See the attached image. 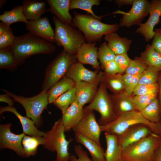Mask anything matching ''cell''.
<instances>
[{"mask_svg": "<svg viewBox=\"0 0 161 161\" xmlns=\"http://www.w3.org/2000/svg\"><path fill=\"white\" fill-rule=\"evenodd\" d=\"M10 47L14 54L18 66L32 55L50 54L56 49L55 46L51 43L29 32L16 37L13 44Z\"/></svg>", "mask_w": 161, "mask_h": 161, "instance_id": "obj_1", "label": "cell"}, {"mask_svg": "<svg viewBox=\"0 0 161 161\" xmlns=\"http://www.w3.org/2000/svg\"><path fill=\"white\" fill-rule=\"evenodd\" d=\"M74 17L71 25L82 32L88 43L100 42L102 37L109 33L116 32L119 29L117 24H108L101 19L89 14L73 12Z\"/></svg>", "mask_w": 161, "mask_h": 161, "instance_id": "obj_2", "label": "cell"}, {"mask_svg": "<svg viewBox=\"0 0 161 161\" xmlns=\"http://www.w3.org/2000/svg\"><path fill=\"white\" fill-rule=\"evenodd\" d=\"M161 145V139L152 132L139 141L123 148V161H153L157 148Z\"/></svg>", "mask_w": 161, "mask_h": 161, "instance_id": "obj_3", "label": "cell"}, {"mask_svg": "<svg viewBox=\"0 0 161 161\" xmlns=\"http://www.w3.org/2000/svg\"><path fill=\"white\" fill-rule=\"evenodd\" d=\"M55 25V42L62 47L67 52L76 55L86 40L82 32L71 24L61 21L55 16H52Z\"/></svg>", "mask_w": 161, "mask_h": 161, "instance_id": "obj_4", "label": "cell"}, {"mask_svg": "<svg viewBox=\"0 0 161 161\" xmlns=\"http://www.w3.org/2000/svg\"><path fill=\"white\" fill-rule=\"evenodd\" d=\"M64 126L61 119L56 121L49 131L43 136L44 147L48 150L56 152L57 161H69L70 154L69 146L72 140H67L64 133Z\"/></svg>", "mask_w": 161, "mask_h": 161, "instance_id": "obj_5", "label": "cell"}, {"mask_svg": "<svg viewBox=\"0 0 161 161\" xmlns=\"http://www.w3.org/2000/svg\"><path fill=\"white\" fill-rule=\"evenodd\" d=\"M77 61L76 55L63 49L47 66L42 84V91H47L65 77L72 65Z\"/></svg>", "mask_w": 161, "mask_h": 161, "instance_id": "obj_6", "label": "cell"}, {"mask_svg": "<svg viewBox=\"0 0 161 161\" xmlns=\"http://www.w3.org/2000/svg\"><path fill=\"white\" fill-rule=\"evenodd\" d=\"M1 90L13 98L14 101L22 105L26 116L33 121L37 127L41 126L43 122L41 114L49 103L47 91H42L35 96L27 97L17 95L7 90Z\"/></svg>", "mask_w": 161, "mask_h": 161, "instance_id": "obj_7", "label": "cell"}, {"mask_svg": "<svg viewBox=\"0 0 161 161\" xmlns=\"http://www.w3.org/2000/svg\"><path fill=\"white\" fill-rule=\"evenodd\" d=\"M87 110L96 111L100 114L98 122L100 126L104 125L113 121L117 117L114 108L112 99L107 88L102 81L92 100L84 108Z\"/></svg>", "mask_w": 161, "mask_h": 161, "instance_id": "obj_8", "label": "cell"}, {"mask_svg": "<svg viewBox=\"0 0 161 161\" xmlns=\"http://www.w3.org/2000/svg\"><path fill=\"white\" fill-rule=\"evenodd\" d=\"M138 124L147 125L151 128L154 132L156 133V124L146 120L140 112L136 110L122 114L112 122L100 126L102 132L118 136L131 126Z\"/></svg>", "mask_w": 161, "mask_h": 161, "instance_id": "obj_9", "label": "cell"}, {"mask_svg": "<svg viewBox=\"0 0 161 161\" xmlns=\"http://www.w3.org/2000/svg\"><path fill=\"white\" fill-rule=\"evenodd\" d=\"M150 5V1L148 0H133L131 8L128 12H115L122 14L119 27H129L134 25H139L143 19L149 14Z\"/></svg>", "mask_w": 161, "mask_h": 161, "instance_id": "obj_10", "label": "cell"}, {"mask_svg": "<svg viewBox=\"0 0 161 161\" xmlns=\"http://www.w3.org/2000/svg\"><path fill=\"white\" fill-rule=\"evenodd\" d=\"M84 109L83 117L72 130L75 133L80 134L101 145L100 126L96 120L93 111Z\"/></svg>", "mask_w": 161, "mask_h": 161, "instance_id": "obj_11", "label": "cell"}, {"mask_svg": "<svg viewBox=\"0 0 161 161\" xmlns=\"http://www.w3.org/2000/svg\"><path fill=\"white\" fill-rule=\"evenodd\" d=\"M10 123L0 125V147L14 151L19 156L26 157L22 144V141L25 134L23 132L16 134L11 132Z\"/></svg>", "mask_w": 161, "mask_h": 161, "instance_id": "obj_12", "label": "cell"}, {"mask_svg": "<svg viewBox=\"0 0 161 161\" xmlns=\"http://www.w3.org/2000/svg\"><path fill=\"white\" fill-rule=\"evenodd\" d=\"M149 16L147 21L141 23L136 32L143 37L148 42L153 38L154 28L159 22L161 16V0H153L150 1Z\"/></svg>", "mask_w": 161, "mask_h": 161, "instance_id": "obj_13", "label": "cell"}, {"mask_svg": "<svg viewBox=\"0 0 161 161\" xmlns=\"http://www.w3.org/2000/svg\"><path fill=\"white\" fill-rule=\"evenodd\" d=\"M103 72L99 71L96 79L92 82L79 81L75 83V100L83 108L95 97L101 82Z\"/></svg>", "mask_w": 161, "mask_h": 161, "instance_id": "obj_14", "label": "cell"}, {"mask_svg": "<svg viewBox=\"0 0 161 161\" xmlns=\"http://www.w3.org/2000/svg\"><path fill=\"white\" fill-rule=\"evenodd\" d=\"M153 132L151 128L147 125L143 124H135L117 136L118 143L123 148L139 141Z\"/></svg>", "mask_w": 161, "mask_h": 161, "instance_id": "obj_15", "label": "cell"}, {"mask_svg": "<svg viewBox=\"0 0 161 161\" xmlns=\"http://www.w3.org/2000/svg\"><path fill=\"white\" fill-rule=\"evenodd\" d=\"M29 21L25 26L29 32L49 42H55L54 31L47 17Z\"/></svg>", "mask_w": 161, "mask_h": 161, "instance_id": "obj_16", "label": "cell"}, {"mask_svg": "<svg viewBox=\"0 0 161 161\" xmlns=\"http://www.w3.org/2000/svg\"><path fill=\"white\" fill-rule=\"evenodd\" d=\"M96 43H84L78 49L76 55L78 62L92 66L99 71L100 67L98 60V48Z\"/></svg>", "mask_w": 161, "mask_h": 161, "instance_id": "obj_17", "label": "cell"}, {"mask_svg": "<svg viewBox=\"0 0 161 161\" xmlns=\"http://www.w3.org/2000/svg\"><path fill=\"white\" fill-rule=\"evenodd\" d=\"M99 71L89 70L77 61L72 65L65 77L72 79L75 83L79 81L91 83L96 79Z\"/></svg>", "mask_w": 161, "mask_h": 161, "instance_id": "obj_18", "label": "cell"}, {"mask_svg": "<svg viewBox=\"0 0 161 161\" xmlns=\"http://www.w3.org/2000/svg\"><path fill=\"white\" fill-rule=\"evenodd\" d=\"M84 113V108L75 100L62 114L61 118L65 132L72 130L77 125L83 117Z\"/></svg>", "mask_w": 161, "mask_h": 161, "instance_id": "obj_19", "label": "cell"}, {"mask_svg": "<svg viewBox=\"0 0 161 161\" xmlns=\"http://www.w3.org/2000/svg\"><path fill=\"white\" fill-rule=\"evenodd\" d=\"M50 7L47 11L66 24H72V19L69 12L70 0H46Z\"/></svg>", "mask_w": 161, "mask_h": 161, "instance_id": "obj_20", "label": "cell"}, {"mask_svg": "<svg viewBox=\"0 0 161 161\" xmlns=\"http://www.w3.org/2000/svg\"><path fill=\"white\" fill-rule=\"evenodd\" d=\"M6 112L13 113L18 118L21 124L23 133L25 134L35 137H43L44 134L45 132L38 130L32 120L27 116L21 115L15 107L9 106L0 107V114Z\"/></svg>", "mask_w": 161, "mask_h": 161, "instance_id": "obj_21", "label": "cell"}, {"mask_svg": "<svg viewBox=\"0 0 161 161\" xmlns=\"http://www.w3.org/2000/svg\"><path fill=\"white\" fill-rule=\"evenodd\" d=\"M75 138L88 150L92 161H106L105 151L100 145L79 133H75Z\"/></svg>", "mask_w": 161, "mask_h": 161, "instance_id": "obj_22", "label": "cell"}, {"mask_svg": "<svg viewBox=\"0 0 161 161\" xmlns=\"http://www.w3.org/2000/svg\"><path fill=\"white\" fill-rule=\"evenodd\" d=\"M104 39L109 47L115 55L127 54L132 43L131 40L126 37H121L116 32L105 35Z\"/></svg>", "mask_w": 161, "mask_h": 161, "instance_id": "obj_23", "label": "cell"}, {"mask_svg": "<svg viewBox=\"0 0 161 161\" xmlns=\"http://www.w3.org/2000/svg\"><path fill=\"white\" fill-rule=\"evenodd\" d=\"M114 112L117 117L123 113L135 110L133 97L124 91L110 95Z\"/></svg>", "mask_w": 161, "mask_h": 161, "instance_id": "obj_24", "label": "cell"}, {"mask_svg": "<svg viewBox=\"0 0 161 161\" xmlns=\"http://www.w3.org/2000/svg\"><path fill=\"white\" fill-rule=\"evenodd\" d=\"M24 15L28 21L38 19L47 11L44 1L35 0H24L22 1Z\"/></svg>", "mask_w": 161, "mask_h": 161, "instance_id": "obj_25", "label": "cell"}, {"mask_svg": "<svg viewBox=\"0 0 161 161\" xmlns=\"http://www.w3.org/2000/svg\"><path fill=\"white\" fill-rule=\"evenodd\" d=\"M106 149V161H123L122 156L123 148L118 144L117 136L105 133Z\"/></svg>", "mask_w": 161, "mask_h": 161, "instance_id": "obj_26", "label": "cell"}, {"mask_svg": "<svg viewBox=\"0 0 161 161\" xmlns=\"http://www.w3.org/2000/svg\"><path fill=\"white\" fill-rule=\"evenodd\" d=\"M75 86V83L74 81L64 77L47 91L49 103H53L58 97L73 88Z\"/></svg>", "mask_w": 161, "mask_h": 161, "instance_id": "obj_27", "label": "cell"}, {"mask_svg": "<svg viewBox=\"0 0 161 161\" xmlns=\"http://www.w3.org/2000/svg\"><path fill=\"white\" fill-rule=\"evenodd\" d=\"M0 20L9 26L15 23L21 22L27 24L29 22L24 15L22 6L20 5L15 6L10 10L4 11L0 15Z\"/></svg>", "mask_w": 161, "mask_h": 161, "instance_id": "obj_28", "label": "cell"}, {"mask_svg": "<svg viewBox=\"0 0 161 161\" xmlns=\"http://www.w3.org/2000/svg\"><path fill=\"white\" fill-rule=\"evenodd\" d=\"M101 81L113 94H117L124 91V85L122 75L119 74L109 75L103 72Z\"/></svg>", "mask_w": 161, "mask_h": 161, "instance_id": "obj_29", "label": "cell"}, {"mask_svg": "<svg viewBox=\"0 0 161 161\" xmlns=\"http://www.w3.org/2000/svg\"><path fill=\"white\" fill-rule=\"evenodd\" d=\"M140 58L148 66L161 70V54L157 51L150 44H147L145 50L141 54Z\"/></svg>", "mask_w": 161, "mask_h": 161, "instance_id": "obj_30", "label": "cell"}, {"mask_svg": "<svg viewBox=\"0 0 161 161\" xmlns=\"http://www.w3.org/2000/svg\"><path fill=\"white\" fill-rule=\"evenodd\" d=\"M26 157L35 155L37 149L40 145H43V137L31 136L25 134L22 141Z\"/></svg>", "mask_w": 161, "mask_h": 161, "instance_id": "obj_31", "label": "cell"}, {"mask_svg": "<svg viewBox=\"0 0 161 161\" xmlns=\"http://www.w3.org/2000/svg\"><path fill=\"white\" fill-rule=\"evenodd\" d=\"M160 102L156 98L140 112L146 120L152 123L157 124L159 123L160 120Z\"/></svg>", "mask_w": 161, "mask_h": 161, "instance_id": "obj_32", "label": "cell"}, {"mask_svg": "<svg viewBox=\"0 0 161 161\" xmlns=\"http://www.w3.org/2000/svg\"><path fill=\"white\" fill-rule=\"evenodd\" d=\"M18 66L14 54L10 47L0 49V69L13 71Z\"/></svg>", "mask_w": 161, "mask_h": 161, "instance_id": "obj_33", "label": "cell"}, {"mask_svg": "<svg viewBox=\"0 0 161 161\" xmlns=\"http://www.w3.org/2000/svg\"><path fill=\"white\" fill-rule=\"evenodd\" d=\"M101 1L100 0H70L69 10L81 9L86 11L94 17L101 19L104 16H97L92 10V7L99 5Z\"/></svg>", "mask_w": 161, "mask_h": 161, "instance_id": "obj_34", "label": "cell"}, {"mask_svg": "<svg viewBox=\"0 0 161 161\" xmlns=\"http://www.w3.org/2000/svg\"><path fill=\"white\" fill-rule=\"evenodd\" d=\"M75 100V86L58 97L52 103L61 111L63 114Z\"/></svg>", "mask_w": 161, "mask_h": 161, "instance_id": "obj_35", "label": "cell"}, {"mask_svg": "<svg viewBox=\"0 0 161 161\" xmlns=\"http://www.w3.org/2000/svg\"><path fill=\"white\" fill-rule=\"evenodd\" d=\"M16 38L11 28L4 23L0 22V49L11 47Z\"/></svg>", "mask_w": 161, "mask_h": 161, "instance_id": "obj_36", "label": "cell"}, {"mask_svg": "<svg viewBox=\"0 0 161 161\" xmlns=\"http://www.w3.org/2000/svg\"><path fill=\"white\" fill-rule=\"evenodd\" d=\"M160 70L154 67L148 66L141 75L138 85L150 84L157 83Z\"/></svg>", "mask_w": 161, "mask_h": 161, "instance_id": "obj_37", "label": "cell"}, {"mask_svg": "<svg viewBox=\"0 0 161 161\" xmlns=\"http://www.w3.org/2000/svg\"><path fill=\"white\" fill-rule=\"evenodd\" d=\"M115 56L106 42H103L100 45L98 48L97 56L101 67L107 62L114 60Z\"/></svg>", "mask_w": 161, "mask_h": 161, "instance_id": "obj_38", "label": "cell"}, {"mask_svg": "<svg viewBox=\"0 0 161 161\" xmlns=\"http://www.w3.org/2000/svg\"><path fill=\"white\" fill-rule=\"evenodd\" d=\"M157 93L148 95H136L133 97L135 110L140 112L156 98Z\"/></svg>", "mask_w": 161, "mask_h": 161, "instance_id": "obj_39", "label": "cell"}, {"mask_svg": "<svg viewBox=\"0 0 161 161\" xmlns=\"http://www.w3.org/2000/svg\"><path fill=\"white\" fill-rule=\"evenodd\" d=\"M148 67L140 58H136L131 60L125 73L134 75H141Z\"/></svg>", "mask_w": 161, "mask_h": 161, "instance_id": "obj_40", "label": "cell"}, {"mask_svg": "<svg viewBox=\"0 0 161 161\" xmlns=\"http://www.w3.org/2000/svg\"><path fill=\"white\" fill-rule=\"evenodd\" d=\"M141 75H134L125 73L122 75L125 92L129 95H132L134 89L138 85Z\"/></svg>", "mask_w": 161, "mask_h": 161, "instance_id": "obj_41", "label": "cell"}, {"mask_svg": "<svg viewBox=\"0 0 161 161\" xmlns=\"http://www.w3.org/2000/svg\"><path fill=\"white\" fill-rule=\"evenodd\" d=\"M159 85L157 83L150 84H139L134 89L133 94L135 96L150 95L157 93Z\"/></svg>", "mask_w": 161, "mask_h": 161, "instance_id": "obj_42", "label": "cell"}, {"mask_svg": "<svg viewBox=\"0 0 161 161\" xmlns=\"http://www.w3.org/2000/svg\"><path fill=\"white\" fill-rule=\"evenodd\" d=\"M131 60L127 54L116 55L114 60L118 67V74H121L125 72Z\"/></svg>", "mask_w": 161, "mask_h": 161, "instance_id": "obj_43", "label": "cell"}, {"mask_svg": "<svg viewBox=\"0 0 161 161\" xmlns=\"http://www.w3.org/2000/svg\"><path fill=\"white\" fill-rule=\"evenodd\" d=\"M74 150L77 157L74 155H71L70 157V161H92L89 157L87 152L83 149L81 145H75Z\"/></svg>", "mask_w": 161, "mask_h": 161, "instance_id": "obj_44", "label": "cell"}, {"mask_svg": "<svg viewBox=\"0 0 161 161\" xmlns=\"http://www.w3.org/2000/svg\"><path fill=\"white\" fill-rule=\"evenodd\" d=\"M151 46L157 52L161 54V27L154 31V35Z\"/></svg>", "mask_w": 161, "mask_h": 161, "instance_id": "obj_45", "label": "cell"}, {"mask_svg": "<svg viewBox=\"0 0 161 161\" xmlns=\"http://www.w3.org/2000/svg\"><path fill=\"white\" fill-rule=\"evenodd\" d=\"M101 67L107 74L113 75L118 73V67L114 60L107 62Z\"/></svg>", "mask_w": 161, "mask_h": 161, "instance_id": "obj_46", "label": "cell"}, {"mask_svg": "<svg viewBox=\"0 0 161 161\" xmlns=\"http://www.w3.org/2000/svg\"><path fill=\"white\" fill-rule=\"evenodd\" d=\"M11 98L10 96L6 93L0 95V101L1 102L6 103L8 104L9 106L13 107L14 104V101Z\"/></svg>", "mask_w": 161, "mask_h": 161, "instance_id": "obj_47", "label": "cell"}, {"mask_svg": "<svg viewBox=\"0 0 161 161\" xmlns=\"http://www.w3.org/2000/svg\"><path fill=\"white\" fill-rule=\"evenodd\" d=\"M133 0H116L115 4L118 7H120L124 5H128L132 4Z\"/></svg>", "mask_w": 161, "mask_h": 161, "instance_id": "obj_48", "label": "cell"}, {"mask_svg": "<svg viewBox=\"0 0 161 161\" xmlns=\"http://www.w3.org/2000/svg\"><path fill=\"white\" fill-rule=\"evenodd\" d=\"M153 161H161V145L156 151Z\"/></svg>", "mask_w": 161, "mask_h": 161, "instance_id": "obj_49", "label": "cell"}, {"mask_svg": "<svg viewBox=\"0 0 161 161\" xmlns=\"http://www.w3.org/2000/svg\"><path fill=\"white\" fill-rule=\"evenodd\" d=\"M159 90L160 91V104L161 110V77L160 78L159 86Z\"/></svg>", "mask_w": 161, "mask_h": 161, "instance_id": "obj_50", "label": "cell"}, {"mask_svg": "<svg viewBox=\"0 0 161 161\" xmlns=\"http://www.w3.org/2000/svg\"><path fill=\"white\" fill-rule=\"evenodd\" d=\"M7 1L6 0H0V8L1 9L4 6Z\"/></svg>", "mask_w": 161, "mask_h": 161, "instance_id": "obj_51", "label": "cell"}, {"mask_svg": "<svg viewBox=\"0 0 161 161\" xmlns=\"http://www.w3.org/2000/svg\"><path fill=\"white\" fill-rule=\"evenodd\" d=\"M160 137L161 139V133L160 134Z\"/></svg>", "mask_w": 161, "mask_h": 161, "instance_id": "obj_52", "label": "cell"}, {"mask_svg": "<svg viewBox=\"0 0 161 161\" xmlns=\"http://www.w3.org/2000/svg\"><path fill=\"white\" fill-rule=\"evenodd\" d=\"M57 161L56 160H54V161ZM69 161H71L69 160Z\"/></svg>", "mask_w": 161, "mask_h": 161, "instance_id": "obj_53", "label": "cell"}]
</instances>
